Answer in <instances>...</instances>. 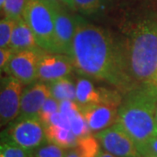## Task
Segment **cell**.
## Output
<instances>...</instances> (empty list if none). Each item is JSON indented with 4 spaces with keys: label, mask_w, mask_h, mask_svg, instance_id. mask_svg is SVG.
Here are the masks:
<instances>
[{
    "label": "cell",
    "mask_w": 157,
    "mask_h": 157,
    "mask_svg": "<svg viewBox=\"0 0 157 157\" xmlns=\"http://www.w3.org/2000/svg\"><path fill=\"white\" fill-rule=\"evenodd\" d=\"M155 119H156V124H157V107H156V113H155Z\"/></svg>",
    "instance_id": "obj_32"
},
{
    "label": "cell",
    "mask_w": 157,
    "mask_h": 157,
    "mask_svg": "<svg viewBox=\"0 0 157 157\" xmlns=\"http://www.w3.org/2000/svg\"><path fill=\"white\" fill-rule=\"evenodd\" d=\"M51 95L57 101H75L76 85H74L67 77L51 81L49 84Z\"/></svg>",
    "instance_id": "obj_16"
},
{
    "label": "cell",
    "mask_w": 157,
    "mask_h": 157,
    "mask_svg": "<svg viewBox=\"0 0 157 157\" xmlns=\"http://www.w3.org/2000/svg\"><path fill=\"white\" fill-rule=\"evenodd\" d=\"M14 52L11 47H6V48H0V68L1 71L4 70V68L8 62L11 60L12 56L14 55Z\"/></svg>",
    "instance_id": "obj_25"
},
{
    "label": "cell",
    "mask_w": 157,
    "mask_h": 157,
    "mask_svg": "<svg viewBox=\"0 0 157 157\" xmlns=\"http://www.w3.org/2000/svg\"><path fill=\"white\" fill-rule=\"evenodd\" d=\"M73 67L68 55L42 50L38 62V78L51 82L66 78L72 73Z\"/></svg>",
    "instance_id": "obj_9"
},
{
    "label": "cell",
    "mask_w": 157,
    "mask_h": 157,
    "mask_svg": "<svg viewBox=\"0 0 157 157\" xmlns=\"http://www.w3.org/2000/svg\"><path fill=\"white\" fill-rule=\"evenodd\" d=\"M23 83L7 75L1 80L0 89V125L5 127L16 120L20 113Z\"/></svg>",
    "instance_id": "obj_7"
},
{
    "label": "cell",
    "mask_w": 157,
    "mask_h": 157,
    "mask_svg": "<svg viewBox=\"0 0 157 157\" xmlns=\"http://www.w3.org/2000/svg\"><path fill=\"white\" fill-rule=\"evenodd\" d=\"M59 111V101H57L52 96H50L41 108L39 113V117L44 126H46L49 123L51 117Z\"/></svg>",
    "instance_id": "obj_20"
},
{
    "label": "cell",
    "mask_w": 157,
    "mask_h": 157,
    "mask_svg": "<svg viewBox=\"0 0 157 157\" xmlns=\"http://www.w3.org/2000/svg\"><path fill=\"white\" fill-rule=\"evenodd\" d=\"M156 107L157 87L148 84L128 91L118 108L117 122L135 140L136 146L157 135Z\"/></svg>",
    "instance_id": "obj_2"
},
{
    "label": "cell",
    "mask_w": 157,
    "mask_h": 157,
    "mask_svg": "<svg viewBox=\"0 0 157 157\" xmlns=\"http://www.w3.org/2000/svg\"><path fill=\"white\" fill-rule=\"evenodd\" d=\"M31 152L14 143L2 140L0 146V157H30Z\"/></svg>",
    "instance_id": "obj_21"
},
{
    "label": "cell",
    "mask_w": 157,
    "mask_h": 157,
    "mask_svg": "<svg viewBox=\"0 0 157 157\" xmlns=\"http://www.w3.org/2000/svg\"><path fill=\"white\" fill-rule=\"evenodd\" d=\"M79 109L91 131L98 133L117 122L118 107L101 103H93L81 105Z\"/></svg>",
    "instance_id": "obj_11"
},
{
    "label": "cell",
    "mask_w": 157,
    "mask_h": 157,
    "mask_svg": "<svg viewBox=\"0 0 157 157\" xmlns=\"http://www.w3.org/2000/svg\"><path fill=\"white\" fill-rule=\"evenodd\" d=\"M95 136L104 150L115 156L135 157L140 155L135 140L118 122L98 132Z\"/></svg>",
    "instance_id": "obj_6"
},
{
    "label": "cell",
    "mask_w": 157,
    "mask_h": 157,
    "mask_svg": "<svg viewBox=\"0 0 157 157\" xmlns=\"http://www.w3.org/2000/svg\"><path fill=\"white\" fill-rule=\"evenodd\" d=\"M50 96L52 95L49 86L43 82L30 84L23 91L18 117L39 116L44 103Z\"/></svg>",
    "instance_id": "obj_12"
},
{
    "label": "cell",
    "mask_w": 157,
    "mask_h": 157,
    "mask_svg": "<svg viewBox=\"0 0 157 157\" xmlns=\"http://www.w3.org/2000/svg\"><path fill=\"white\" fill-rule=\"evenodd\" d=\"M16 20L5 17L0 21V48L10 46L11 35L15 26Z\"/></svg>",
    "instance_id": "obj_19"
},
{
    "label": "cell",
    "mask_w": 157,
    "mask_h": 157,
    "mask_svg": "<svg viewBox=\"0 0 157 157\" xmlns=\"http://www.w3.org/2000/svg\"><path fill=\"white\" fill-rule=\"evenodd\" d=\"M59 4L55 15V47L57 53L70 55L76 28V17H73Z\"/></svg>",
    "instance_id": "obj_10"
},
{
    "label": "cell",
    "mask_w": 157,
    "mask_h": 157,
    "mask_svg": "<svg viewBox=\"0 0 157 157\" xmlns=\"http://www.w3.org/2000/svg\"><path fill=\"white\" fill-rule=\"evenodd\" d=\"M10 47L16 53L21 51L39 48L32 29L23 17L17 18L11 35Z\"/></svg>",
    "instance_id": "obj_13"
},
{
    "label": "cell",
    "mask_w": 157,
    "mask_h": 157,
    "mask_svg": "<svg viewBox=\"0 0 157 157\" xmlns=\"http://www.w3.org/2000/svg\"><path fill=\"white\" fill-rule=\"evenodd\" d=\"M42 50L39 47L14 53L3 71L24 85L33 83L38 78V62Z\"/></svg>",
    "instance_id": "obj_8"
},
{
    "label": "cell",
    "mask_w": 157,
    "mask_h": 157,
    "mask_svg": "<svg viewBox=\"0 0 157 157\" xmlns=\"http://www.w3.org/2000/svg\"><path fill=\"white\" fill-rule=\"evenodd\" d=\"M27 0H6L4 7L5 17L17 20L18 17H22V12L25 5Z\"/></svg>",
    "instance_id": "obj_22"
},
{
    "label": "cell",
    "mask_w": 157,
    "mask_h": 157,
    "mask_svg": "<svg viewBox=\"0 0 157 157\" xmlns=\"http://www.w3.org/2000/svg\"><path fill=\"white\" fill-rule=\"evenodd\" d=\"M137 149L139 154L143 157L152 155H157V135L150 138L143 144L137 146Z\"/></svg>",
    "instance_id": "obj_24"
},
{
    "label": "cell",
    "mask_w": 157,
    "mask_h": 157,
    "mask_svg": "<svg viewBox=\"0 0 157 157\" xmlns=\"http://www.w3.org/2000/svg\"><path fill=\"white\" fill-rule=\"evenodd\" d=\"M30 157H66V153L64 148L50 142L31 151Z\"/></svg>",
    "instance_id": "obj_18"
},
{
    "label": "cell",
    "mask_w": 157,
    "mask_h": 157,
    "mask_svg": "<svg viewBox=\"0 0 157 157\" xmlns=\"http://www.w3.org/2000/svg\"><path fill=\"white\" fill-rule=\"evenodd\" d=\"M75 101L79 106L93 103H101V87H95L88 79L79 78L76 83Z\"/></svg>",
    "instance_id": "obj_15"
},
{
    "label": "cell",
    "mask_w": 157,
    "mask_h": 157,
    "mask_svg": "<svg viewBox=\"0 0 157 157\" xmlns=\"http://www.w3.org/2000/svg\"><path fill=\"white\" fill-rule=\"evenodd\" d=\"M6 0H0V8H1V11L4 10V7L6 5Z\"/></svg>",
    "instance_id": "obj_29"
},
{
    "label": "cell",
    "mask_w": 157,
    "mask_h": 157,
    "mask_svg": "<svg viewBox=\"0 0 157 157\" xmlns=\"http://www.w3.org/2000/svg\"><path fill=\"white\" fill-rule=\"evenodd\" d=\"M75 10L82 14L90 15L96 13L101 8L103 0H73Z\"/></svg>",
    "instance_id": "obj_23"
},
{
    "label": "cell",
    "mask_w": 157,
    "mask_h": 157,
    "mask_svg": "<svg viewBox=\"0 0 157 157\" xmlns=\"http://www.w3.org/2000/svg\"><path fill=\"white\" fill-rule=\"evenodd\" d=\"M124 48L135 84L154 85L157 76V22L144 19L137 23Z\"/></svg>",
    "instance_id": "obj_3"
},
{
    "label": "cell",
    "mask_w": 157,
    "mask_h": 157,
    "mask_svg": "<svg viewBox=\"0 0 157 157\" xmlns=\"http://www.w3.org/2000/svg\"><path fill=\"white\" fill-rule=\"evenodd\" d=\"M97 157H117L115 156V155H113L112 154H110V153H108L106 150H101L99 153V155H98V156Z\"/></svg>",
    "instance_id": "obj_28"
},
{
    "label": "cell",
    "mask_w": 157,
    "mask_h": 157,
    "mask_svg": "<svg viewBox=\"0 0 157 157\" xmlns=\"http://www.w3.org/2000/svg\"><path fill=\"white\" fill-rule=\"evenodd\" d=\"M154 86H155L157 87V76H156V78H155V82H154Z\"/></svg>",
    "instance_id": "obj_30"
},
{
    "label": "cell",
    "mask_w": 157,
    "mask_h": 157,
    "mask_svg": "<svg viewBox=\"0 0 157 157\" xmlns=\"http://www.w3.org/2000/svg\"><path fill=\"white\" fill-rule=\"evenodd\" d=\"M66 157H81L78 154V152L75 150V148L73 147V149H70L66 153Z\"/></svg>",
    "instance_id": "obj_27"
},
{
    "label": "cell",
    "mask_w": 157,
    "mask_h": 157,
    "mask_svg": "<svg viewBox=\"0 0 157 157\" xmlns=\"http://www.w3.org/2000/svg\"><path fill=\"white\" fill-rule=\"evenodd\" d=\"M50 1L57 2V3H59V4H61L63 6H67L68 8H70V9H72V10H75L73 0H50Z\"/></svg>",
    "instance_id": "obj_26"
},
{
    "label": "cell",
    "mask_w": 157,
    "mask_h": 157,
    "mask_svg": "<svg viewBox=\"0 0 157 157\" xmlns=\"http://www.w3.org/2000/svg\"><path fill=\"white\" fill-rule=\"evenodd\" d=\"M135 157H143V156H141L140 155H136V156H135Z\"/></svg>",
    "instance_id": "obj_33"
},
{
    "label": "cell",
    "mask_w": 157,
    "mask_h": 157,
    "mask_svg": "<svg viewBox=\"0 0 157 157\" xmlns=\"http://www.w3.org/2000/svg\"><path fill=\"white\" fill-rule=\"evenodd\" d=\"M58 3L50 0H27L22 17L33 33L39 48L56 52L55 15Z\"/></svg>",
    "instance_id": "obj_4"
},
{
    "label": "cell",
    "mask_w": 157,
    "mask_h": 157,
    "mask_svg": "<svg viewBox=\"0 0 157 157\" xmlns=\"http://www.w3.org/2000/svg\"><path fill=\"white\" fill-rule=\"evenodd\" d=\"M2 140L31 152L44 145L47 138L45 126L39 116H26L17 117L2 134Z\"/></svg>",
    "instance_id": "obj_5"
},
{
    "label": "cell",
    "mask_w": 157,
    "mask_h": 157,
    "mask_svg": "<svg viewBox=\"0 0 157 157\" xmlns=\"http://www.w3.org/2000/svg\"><path fill=\"white\" fill-rule=\"evenodd\" d=\"M47 141L59 146L62 148H73L77 145L78 137L71 128L49 124L45 127Z\"/></svg>",
    "instance_id": "obj_14"
},
{
    "label": "cell",
    "mask_w": 157,
    "mask_h": 157,
    "mask_svg": "<svg viewBox=\"0 0 157 157\" xmlns=\"http://www.w3.org/2000/svg\"><path fill=\"white\" fill-rule=\"evenodd\" d=\"M69 57L82 75L99 79L127 94L137 86L130 75L125 48L107 30L76 17Z\"/></svg>",
    "instance_id": "obj_1"
},
{
    "label": "cell",
    "mask_w": 157,
    "mask_h": 157,
    "mask_svg": "<svg viewBox=\"0 0 157 157\" xmlns=\"http://www.w3.org/2000/svg\"><path fill=\"white\" fill-rule=\"evenodd\" d=\"M146 157H157V155H147Z\"/></svg>",
    "instance_id": "obj_31"
},
{
    "label": "cell",
    "mask_w": 157,
    "mask_h": 157,
    "mask_svg": "<svg viewBox=\"0 0 157 157\" xmlns=\"http://www.w3.org/2000/svg\"><path fill=\"white\" fill-rule=\"evenodd\" d=\"M100 141L94 135H87L78 138L75 150L81 157H97L101 151Z\"/></svg>",
    "instance_id": "obj_17"
}]
</instances>
